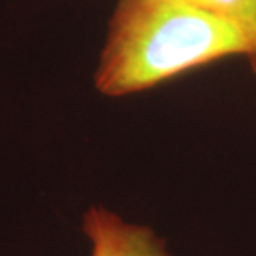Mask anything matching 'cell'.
<instances>
[{"instance_id":"3957f363","label":"cell","mask_w":256,"mask_h":256,"mask_svg":"<svg viewBox=\"0 0 256 256\" xmlns=\"http://www.w3.org/2000/svg\"><path fill=\"white\" fill-rule=\"evenodd\" d=\"M230 25L244 47V58L256 74V0H193Z\"/></svg>"},{"instance_id":"7a4b0ae2","label":"cell","mask_w":256,"mask_h":256,"mask_svg":"<svg viewBox=\"0 0 256 256\" xmlns=\"http://www.w3.org/2000/svg\"><path fill=\"white\" fill-rule=\"evenodd\" d=\"M90 256H172L165 240L152 228L128 223L120 214L92 204L82 218Z\"/></svg>"},{"instance_id":"6da1fadb","label":"cell","mask_w":256,"mask_h":256,"mask_svg":"<svg viewBox=\"0 0 256 256\" xmlns=\"http://www.w3.org/2000/svg\"><path fill=\"white\" fill-rule=\"evenodd\" d=\"M228 57H244L243 42L193 0H118L94 84L126 96Z\"/></svg>"}]
</instances>
